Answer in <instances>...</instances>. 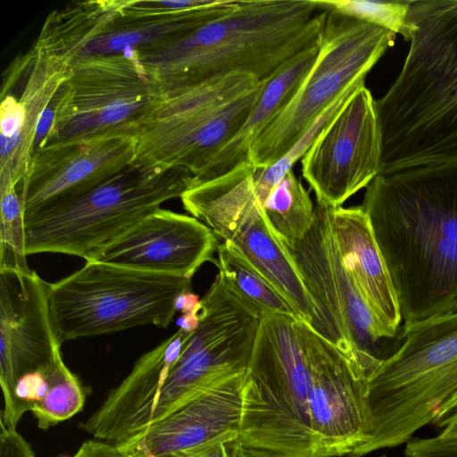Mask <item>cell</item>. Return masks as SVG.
Returning <instances> with one entry per match:
<instances>
[{
	"mask_svg": "<svg viewBox=\"0 0 457 457\" xmlns=\"http://www.w3.org/2000/svg\"><path fill=\"white\" fill-rule=\"evenodd\" d=\"M233 443L222 442L216 444L191 457H237Z\"/></svg>",
	"mask_w": 457,
	"mask_h": 457,
	"instance_id": "33",
	"label": "cell"
},
{
	"mask_svg": "<svg viewBox=\"0 0 457 457\" xmlns=\"http://www.w3.org/2000/svg\"><path fill=\"white\" fill-rule=\"evenodd\" d=\"M245 160L212 179L193 183L179 197L184 209L254 267L311 324L314 307L288 250L270 227Z\"/></svg>",
	"mask_w": 457,
	"mask_h": 457,
	"instance_id": "10",
	"label": "cell"
},
{
	"mask_svg": "<svg viewBox=\"0 0 457 457\" xmlns=\"http://www.w3.org/2000/svg\"><path fill=\"white\" fill-rule=\"evenodd\" d=\"M261 315L219 271L201 299L199 325L170 367L143 420L140 432L200 389L230 375L245 372Z\"/></svg>",
	"mask_w": 457,
	"mask_h": 457,
	"instance_id": "12",
	"label": "cell"
},
{
	"mask_svg": "<svg viewBox=\"0 0 457 457\" xmlns=\"http://www.w3.org/2000/svg\"><path fill=\"white\" fill-rule=\"evenodd\" d=\"M319 46L320 40L285 62L269 79L239 131L221 149L201 178L193 183L216 178L247 160L253 141L287 104L311 71Z\"/></svg>",
	"mask_w": 457,
	"mask_h": 457,
	"instance_id": "22",
	"label": "cell"
},
{
	"mask_svg": "<svg viewBox=\"0 0 457 457\" xmlns=\"http://www.w3.org/2000/svg\"><path fill=\"white\" fill-rule=\"evenodd\" d=\"M60 457H124L111 443L100 440H87L73 454Z\"/></svg>",
	"mask_w": 457,
	"mask_h": 457,
	"instance_id": "30",
	"label": "cell"
},
{
	"mask_svg": "<svg viewBox=\"0 0 457 457\" xmlns=\"http://www.w3.org/2000/svg\"><path fill=\"white\" fill-rule=\"evenodd\" d=\"M327 12L319 53L311 71L287 104L253 141L247 160L270 166L279 160L317 118L346 89L365 77L395 33L370 22Z\"/></svg>",
	"mask_w": 457,
	"mask_h": 457,
	"instance_id": "9",
	"label": "cell"
},
{
	"mask_svg": "<svg viewBox=\"0 0 457 457\" xmlns=\"http://www.w3.org/2000/svg\"><path fill=\"white\" fill-rule=\"evenodd\" d=\"M71 63L35 42L3 74L0 106V185L26 182L37 150L49 140L54 108Z\"/></svg>",
	"mask_w": 457,
	"mask_h": 457,
	"instance_id": "14",
	"label": "cell"
},
{
	"mask_svg": "<svg viewBox=\"0 0 457 457\" xmlns=\"http://www.w3.org/2000/svg\"><path fill=\"white\" fill-rule=\"evenodd\" d=\"M236 1L223 0L216 5L188 11H163L147 6L144 0H124L120 15L79 57L139 52L161 46L222 15Z\"/></svg>",
	"mask_w": 457,
	"mask_h": 457,
	"instance_id": "21",
	"label": "cell"
},
{
	"mask_svg": "<svg viewBox=\"0 0 457 457\" xmlns=\"http://www.w3.org/2000/svg\"><path fill=\"white\" fill-rule=\"evenodd\" d=\"M217 253L219 271L232 288L261 314H289L300 319L288 301L231 246L222 242L219 244Z\"/></svg>",
	"mask_w": 457,
	"mask_h": 457,
	"instance_id": "25",
	"label": "cell"
},
{
	"mask_svg": "<svg viewBox=\"0 0 457 457\" xmlns=\"http://www.w3.org/2000/svg\"><path fill=\"white\" fill-rule=\"evenodd\" d=\"M318 10H328L378 25L411 41L410 1L312 0Z\"/></svg>",
	"mask_w": 457,
	"mask_h": 457,
	"instance_id": "27",
	"label": "cell"
},
{
	"mask_svg": "<svg viewBox=\"0 0 457 457\" xmlns=\"http://www.w3.org/2000/svg\"><path fill=\"white\" fill-rule=\"evenodd\" d=\"M245 374L230 375L200 389L157 422L114 445L124 457H191L216 444L235 442Z\"/></svg>",
	"mask_w": 457,
	"mask_h": 457,
	"instance_id": "16",
	"label": "cell"
},
{
	"mask_svg": "<svg viewBox=\"0 0 457 457\" xmlns=\"http://www.w3.org/2000/svg\"><path fill=\"white\" fill-rule=\"evenodd\" d=\"M0 457H35L30 444L14 428L0 421Z\"/></svg>",
	"mask_w": 457,
	"mask_h": 457,
	"instance_id": "29",
	"label": "cell"
},
{
	"mask_svg": "<svg viewBox=\"0 0 457 457\" xmlns=\"http://www.w3.org/2000/svg\"><path fill=\"white\" fill-rule=\"evenodd\" d=\"M135 148L134 134L129 130L45 145L35 155L23 185L24 218L131 165Z\"/></svg>",
	"mask_w": 457,
	"mask_h": 457,
	"instance_id": "19",
	"label": "cell"
},
{
	"mask_svg": "<svg viewBox=\"0 0 457 457\" xmlns=\"http://www.w3.org/2000/svg\"><path fill=\"white\" fill-rule=\"evenodd\" d=\"M268 80L231 73L162 90L133 130L132 165L182 168L197 180L244 125Z\"/></svg>",
	"mask_w": 457,
	"mask_h": 457,
	"instance_id": "6",
	"label": "cell"
},
{
	"mask_svg": "<svg viewBox=\"0 0 457 457\" xmlns=\"http://www.w3.org/2000/svg\"><path fill=\"white\" fill-rule=\"evenodd\" d=\"M145 4L156 10L163 11H188L212 6L220 4L223 0H177V1H159L144 0Z\"/></svg>",
	"mask_w": 457,
	"mask_h": 457,
	"instance_id": "31",
	"label": "cell"
},
{
	"mask_svg": "<svg viewBox=\"0 0 457 457\" xmlns=\"http://www.w3.org/2000/svg\"><path fill=\"white\" fill-rule=\"evenodd\" d=\"M189 290L190 278L88 261L49 283L48 302L62 344L138 326L167 328L177 312V296Z\"/></svg>",
	"mask_w": 457,
	"mask_h": 457,
	"instance_id": "8",
	"label": "cell"
},
{
	"mask_svg": "<svg viewBox=\"0 0 457 457\" xmlns=\"http://www.w3.org/2000/svg\"><path fill=\"white\" fill-rule=\"evenodd\" d=\"M177 312L184 313H199L201 310V299L191 290L179 294L175 302Z\"/></svg>",
	"mask_w": 457,
	"mask_h": 457,
	"instance_id": "32",
	"label": "cell"
},
{
	"mask_svg": "<svg viewBox=\"0 0 457 457\" xmlns=\"http://www.w3.org/2000/svg\"><path fill=\"white\" fill-rule=\"evenodd\" d=\"M457 414V395L447 402L439 411L437 416L431 423L442 428L453 416Z\"/></svg>",
	"mask_w": 457,
	"mask_h": 457,
	"instance_id": "34",
	"label": "cell"
},
{
	"mask_svg": "<svg viewBox=\"0 0 457 457\" xmlns=\"http://www.w3.org/2000/svg\"><path fill=\"white\" fill-rule=\"evenodd\" d=\"M124 0H88L54 10L35 43L50 55L71 63L121 13Z\"/></svg>",
	"mask_w": 457,
	"mask_h": 457,
	"instance_id": "23",
	"label": "cell"
},
{
	"mask_svg": "<svg viewBox=\"0 0 457 457\" xmlns=\"http://www.w3.org/2000/svg\"><path fill=\"white\" fill-rule=\"evenodd\" d=\"M380 132L375 100L359 87L301 159L316 201L337 208L380 172Z\"/></svg>",
	"mask_w": 457,
	"mask_h": 457,
	"instance_id": "15",
	"label": "cell"
},
{
	"mask_svg": "<svg viewBox=\"0 0 457 457\" xmlns=\"http://www.w3.org/2000/svg\"><path fill=\"white\" fill-rule=\"evenodd\" d=\"M199 322V313L188 312L184 313L179 317L178 325L179 328L192 334L197 328Z\"/></svg>",
	"mask_w": 457,
	"mask_h": 457,
	"instance_id": "35",
	"label": "cell"
},
{
	"mask_svg": "<svg viewBox=\"0 0 457 457\" xmlns=\"http://www.w3.org/2000/svg\"><path fill=\"white\" fill-rule=\"evenodd\" d=\"M264 216L286 248L299 242L311 228L315 204L293 170L272 190L263 206Z\"/></svg>",
	"mask_w": 457,
	"mask_h": 457,
	"instance_id": "24",
	"label": "cell"
},
{
	"mask_svg": "<svg viewBox=\"0 0 457 457\" xmlns=\"http://www.w3.org/2000/svg\"><path fill=\"white\" fill-rule=\"evenodd\" d=\"M219 244L196 218L160 208L86 262L191 279L204 263L217 264L213 253Z\"/></svg>",
	"mask_w": 457,
	"mask_h": 457,
	"instance_id": "18",
	"label": "cell"
},
{
	"mask_svg": "<svg viewBox=\"0 0 457 457\" xmlns=\"http://www.w3.org/2000/svg\"><path fill=\"white\" fill-rule=\"evenodd\" d=\"M317 10L312 0H237L191 33L136 54L162 91L231 73L266 80L320 40L327 12Z\"/></svg>",
	"mask_w": 457,
	"mask_h": 457,
	"instance_id": "4",
	"label": "cell"
},
{
	"mask_svg": "<svg viewBox=\"0 0 457 457\" xmlns=\"http://www.w3.org/2000/svg\"><path fill=\"white\" fill-rule=\"evenodd\" d=\"M361 206L403 325L457 312V162L378 174Z\"/></svg>",
	"mask_w": 457,
	"mask_h": 457,
	"instance_id": "2",
	"label": "cell"
},
{
	"mask_svg": "<svg viewBox=\"0 0 457 457\" xmlns=\"http://www.w3.org/2000/svg\"><path fill=\"white\" fill-rule=\"evenodd\" d=\"M435 436L412 437L405 443L406 457H457V414Z\"/></svg>",
	"mask_w": 457,
	"mask_h": 457,
	"instance_id": "28",
	"label": "cell"
},
{
	"mask_svg": "<svg viewBox=\"0 0 457 457\" xmlns=\"http://www.w3.org/2000/svg\"><path fill=\"white\" fill-rule=\"evenodd\" d=\"M368 377L305 321L262 314L244 378L237 457L353 454L367 439Z\"/></svg>",
	"mask_w": 457,
	"mask_h": 457,
	"instance_id": "1",
	"label": "cell"
},
{
	"mask_svg": "<svg viewBox=\"0 0 457 457\" xmlns=\"http://www.w3.org/2000/svg\"><path fill=\"white\" fill-rule=\"evenodd\" d=\"M49 283L34 270L0 269V384L6 405L17 381L61 357L51 319Z\"/></svg>",
	"mask_w": 457,
	"mask_h": 457,
	"instance_id": "17",
	"label": "cell"
},
{
	"mask_svg": "<svg viewBox=\"0 0 457 457\" xmlns=\"http://www.w3.org/2000/svg\"><path fill=\"white\" fill-rule=\"evenodd\" d=\"M186 169L146 170L129 165L79 193L24 218L28 255L57 253L88 260L193 184Z\"/></svg>",
	"mask_w": 457,
	"mask_h": 457,
	"instance_id": "7",
	"label": "cell"
},
{
	"mask_svg": "<svg viewBox=\"0 0 457 457\" xmlns=\"http://www.w3.org/2000/svg\"><path fill=\"white\" fill-rule=\"evenodd\" d=\"M398 347L368 377L362 457L403 445L457 395V312L403 325Z\"/></svg>",
	"mask_w": 457,
	"mask_h": 457,
	"instance_id": "5",
	"label": "cell"
},
{
	"mask_svg": "<svg viewBox=\"0 0 457 457\" xmlns=\"http://www.w3.org/2000/svg\"><path fill=\"white\" fill-rule=\"evenodd\" d=\"M161 94L135 51L76 58L54 108L46 145L115 130L133 133Z\"/></svg>",
	"mask_w": 457,
	"mask_h": 457,
	"instance_id": "13",
	"label": "cell"
},
{
	"mask_svg": "<svg viewBox=\"0 0 457 457\" xmlns=\"http://www.w3.org/2000/svg\"><path fill=\"white\" fill-rule=\"evenodd\" d=\"M86 398L85 386L62 361L54 375L46 396L31 412L38 428L46 430L81 411Z\"/></svg>",
	"mask_w": 457,
	"mask_h": 457,
	"instance_id": "26",
	"label": "cell"
},
{
	"mask_svg": "<svg viewBox=\"0 0 457 457\" xmlns=\"http://www.w3.org/2000/svg\"><path fill=\"white\" fill-rule=\"evenodd\" d=\"M411 46L375 100L379 174L457 162V0L410 1Z\"/></svg>",
	"mask_w": 457,
	"mask_h": 457,
	"instance_id": "3",
	"label": "cell"
},
{
	"mask_svg": "<svg viewBox=\"0 0 457 457\" xmlns=\"http://www.w3.org/2000/svg\"><path fill=\"white\" fill-rule=\"evenodd\" d=\"M332 228L348 271L367 304L393 338L403 320L397 295L370 219L361 206L332 209Z\"/></svg>",
	"mask_w": 457,
	"mask_h": 457,
	"instance_id": "20",
	"label": "cell"
},
{
	"mask_svg": "<svg viewBox=\"0 0 457 457\" xmlns=\"http://www.w3.org/2000/svg\"><path fill=\"white\" fill-rule=\"evenodd\" d=\"M333 207L316 201L314 221L305 236L287 248L314 307L309 324L369 372L383 361L380 342L390 336L362 297L345 265L332 228Z\"/></svg>",
	"mask_w": 457,
	"mask_h": 457,
	"instance_id": "11",
	"label": "cell"
},
{
	"mask_svg": "<svg viewBox=\"0 0 457 457\" xmlns=\"http://www.w3.org/2000/svg\"><path fill=\"white\" fill-rule=\"evenodd\" d=\"M328 457H358L353 454H346V455H336V456H328ZM384 457V456H382Z\"/></svg>",
	"mask_w": 457,
	"mask_h": 457,
	"instance_id": "36",
	"label": "cell"
}]
</instances>
